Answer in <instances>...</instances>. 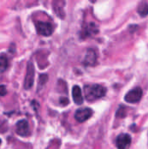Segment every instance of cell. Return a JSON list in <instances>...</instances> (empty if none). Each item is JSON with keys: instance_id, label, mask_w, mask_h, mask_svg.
<instances>
[{"instance_id": "obj_3", "label": "cell", "mask_w": 148, "mask_h": 149, "mask_svg": "<svg viewBox=\"0 0 148 149\" xmlns=\"http://www.w3.org/2000/svg\"><path fill=\"white\" fill-rule=\"evenodd\" d=\"M34 76H35L34 65L32 62L31 61L27 65V71H26V75H25L24 84V86L25 89H30L32 87L34 84Z\"/></svg>"}, {"instance_id": "obj_1", "label": "cell", "mask_w": 148, "mask_h": 149, "mask_svg": "<svg viewBox=\"0 0 148 149\" xmlns=\"http://www.w3.org/2000/svg\"><path fill=\"white\" fill-rule=\"evenodd\" d=\"M84 93L85 98L88 101H94L104 97L106 93V89L103 86L98 84L85 85L84 86Z\"/></svg>"}, {"instance_id": "obj_13", "label": "cell", "mask_w": 148, "mask_h": 149, "mask_svg": "<svg viewBox=\"0 0 148 149\" xmlns=\"http://www.w3.org/2000/svg\"><path fill=\"white\" fill-rule=\"evenodd\" d=\"M126 108L124 107H121L117 113V117H125L126 116Z\"/></svg>"}, {"instance_id": "obj_5", "label": "cell", "mask_w": 148, "mask_h": 149, "mask_svg": "<svg viewBox=\"0 0 148 149\" xmlns=\"http://www.w3.org/2000/svg\"><path fill=\"white\" fill-rule=\"evenodd\" d=\"M92 113H93V112L90 108H87V107H85V108H80V109H78L76 111L74 117H75V119H76L77 121L82 123V122L86 121L92 115Z\"/></svg>"}, {"instance_id": "obj_15", "label": "cell", "mask_w": 148, "mask_h": 149, "mask_svg": "<svg viewBox=\"0 0 148 149\" xmlns=\"http://www.w3.org/2000/svg\"><path fill=\"white\" fill-rule=\"evenodd\" d=\"M0 144H1V140H0Z\"/></svg>"}, {"instance_id": "obj_14", "label": "cell", "mask_w": 148, "mask_h": 149, "mask_svg": "<svg viewBox=\"0 0 148 149\" xmlns=\"http://www.w3.org/2000/svg\"><path fill=\"white\" fill-rule=\"evenodd\" d=\"M7 94V90L5 86H0V96H4Z\"/></svg>"}, {"instance_id": "obj_10", "label": "cell", "mask_w": 148, "mask_h": 149, "mask_svg": "<svg viewBox=\"0 0 148 149\" xmlns=\"http://www.w3.org/2000/svg\"><path fill=\"white\" fill-rule=\"evenodd\" d=\"M98 32V27L93 24H89L85 28V37H87V36H91L92 34H96Z\"/></svg>"}, {"instance_id": "obj_4", "label": "cell", "mask_w": 148, "mask_h": 149, "mask_svg": "<svg viewBox=\"0 0 148 149\" xmlns=\"http://www.w3.org/2000/svg\"><path fill=\"white\" fill-rule=\"evenodd\" d=\"M36 28L38 34L42 36H51L53 32V26L49 22H37Z\"/></svg>"}, {"instance_id": "obj_6", "label": "cell", "mask_w": 148, "mask_h": 149, "mask_svg": "<svg viewBox=\"0 0 148 149\" xmlns=\"http://www.w3.org/2000/svg\"><path fill=\"white\" fill-rule=\"evenodd\" d=\"M132 139L127 134H121L116 139V145L118 149H127L131 145Z\"/></svg>"}, {"instance_id": "obj_8", "label": "cell", "mask_w": 148, "mask_h": 149, "mask_svg": "<svg viewBox=\"0 0 148 149\" xmlns=\"http://www.w3.org/2000/svg\"><path fill=\"white\" fill-rule=\"evenodd\" d=\"M97 62V53L93 49H88L84 58V65L86 66L94 65Z\"/></svg>"}, {"instance_id": "obj_9", "label": "cell", "mask_w": 148, "mask_h": 149, "mask_svg": "<svg viewBox=\"0 0 148 149\" xmlns=\"http://www.w3.org/2000/svg\"><path fill=\"white\" fill-rule=\"evenodd\" d=\"M72 93L73 101L77 105H82L84 102V98H83V94H82V91H81L80 87L78 86H74L72 88Z\"/></svg>"}, {"instance_id": "obj_11", "label": "cell", "mask_w": 148, "mask_h": 149, "mask_svg": "<svg viewBox=\"0 0 148 149\" xmlns=\"http://www.w3.org/2000/svg\"><path fill=\"white\" fill-rule=\"evenodd\" d=\"M138 12L141 17H145L148 15V4L147 3H141L138 7Z\"/></svg>"}, {"instance_id": "obj_7", "label": "cell", "mask_w": 148, "mask_h": 149, "mask_svg": "<svg viewBox=\"0 0 148 149\" xmlns=\"http://www.w3.org/2000/svg\"><path fill=\"white\" fill-rule=\"evenodd\" d=\"M16 132L19 136L26 137L30 134V129H29V124L27 120H19L16 124Z\"/></svg>"}, {"instance_id": "obj_2", "label": "cell", "mask_w": 148, "mask_h": 149, "mask_svg": "<svg viewBox=\"0 0 148 149\" xmlns=\"http://www.w3.org/2000/svg\"><path fill=\"white\" fill-rule=\"evenodd\" d=\"M143 95V91L140 87H136L126 93L125 96V100L128 103L134 104L139 102Z\"/></svg>"}, {"instance_id": "obj_12", "label": "cell", "mask_w": 148, "mask_h": 149, "mask_svg": "<svg viewBox=\"0 0 148 149\" xmlns=\"http://www.w3.org/2000/svg\"><path fill=\"white\" fill-rule=\"evenodd\" d=\"M8 67V60L4 55H0V72H3Z\"/></svg>"}]
</instances>
